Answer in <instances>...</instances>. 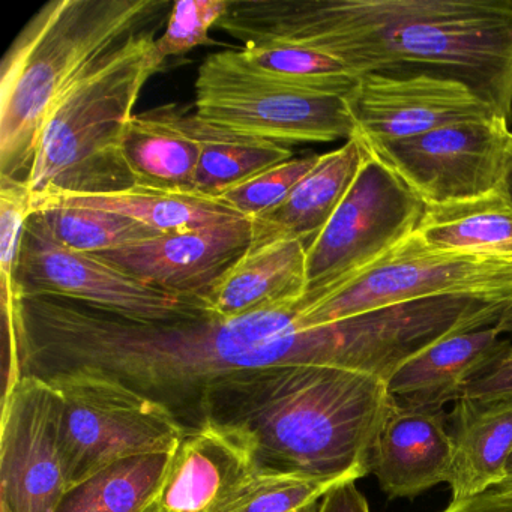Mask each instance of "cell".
<instances>
[{
  "mask_svg": "<svg viewBox=\"0 0 512 512\" xmlns=\"http://www.w3.org/2000/svg\"><path fill=\"white\" fill-rule=\"evenodd\" d=\"M299 302L235 319L203 308L194 316L149 322L71 299L14 292L2 317L16 335L20 376L112 380L160 404L190 433L206 425L212 386L235 374L329 365L326 325L305 328Z\"/></svg>",
  "mask_w": 512,
  "mask_h": 512,
  "instance_id": "1",
  "label": "cell"
},
{
  "mask_svg": "<svg viewBox=\"0 0 512 512\" xmlns=\"http://www.w3.org/2000/svg\"><path fill=\"white\" fill-rule=\"evenodd\" d=\"M218 28L242 47L325 53L356 77L455 80L512 119V0H230Z\"/></svg>",
  "mask_w": 512,
  "mask_h": 512,
  "instance_id": "2",
  "label": "cell"
},
{
  "mask_svg": "<svg viewBox=\"0 0 512 512\" xmlns=\"http://www.w3.org/2000/svg\"><path fill=\"white\" fill-rule=\"evenodd\" d=\"M391 395L380 377L329 365H274L212 386L206 424L235 434L256 467L358 481Z\"/></svg>",
  "mask_w": 512,
  "mask_h": 512,
  "instance_id": "3",
  "label": "cell"
},
{
  "mask_svg": "<svg viewBox=\"0 0 512 512\" xmlns=\"http://www.w3.org/2000/svg\"><path fill=\"white\" fill-rule=\"evenodd\" d=\"M167 0H55L23 28L2 64L0 176L26 179L65 89L131 34L170 16Z\"/></svg>",
  "mask_w": 512,
  "mask_h": 512,
  "instance_id": "4",
  "label": "cell"
},
{
  "mask_svg": "<svg viewBox=\"0 0 512 512\" xmlns=\"http://www.w3.org/2000/svg\"><path fill=\"white\" fill-rule=\"evenodd\" d=\"M166 19L134 32L101 56L56 101L26 178L31 211L50 196L134 188L122 139L143 88L163 65L155 41Z\"/></svg>",
  "mask_w": 512,
  "mask_h": 512,
  "instance_id": "5",
  "label": "cell"
},
{
  "mask_svg": "<svg viewBox=\"0 0 512 512\" xmlns=\"http://www.w3.org/2000/svg\"><path fill=\"white\" fill-rule=\"evenodd\" d=\"M194 92V113L233 133L284 146L356 137L346 98L319 94L263 73L241 50L206 56Z\"/></svg>",
  "mask_w": 512,
  "mask_h": 512,
  "instance_id": "6",
  "label": "cell"
},
{
  "mask_svg": "<svg viewBox=\"0 0 512 512\" xmlns=\"http://www.w3.org/2000/svg\"><path fill=\"white\" fill-rule=\"evenodd\" d=\"M512 298V259L439 250L415 232L373 265L310 304H299L305 328L365 311L436 296Z\"/></svg>",
  "mask_w": 512,
  "mask_h": 512,
  "instance_id": "7",
  "label": "cell"
},
{
  "mask_svg": "<svg viewBox=\"0 0 512 512\" xmlns=\"http://www.w3.org/2000/svg\"><path fill=\"white\" fill-rule=\"evenodd\" d=\"M46 382L64 401L62 452L68 490L118 461L175 452L184 436L160 404L112 380L67 374Z\"/></svg>",
  "mask_w": 512,
  "mask_h": 512,
  "instance_id": "8",
  "label": "cell"
},
{
  "mask_svg": "<svg viewBox=\"0 0 512 512\" xmlns=\"http://www.w3.org/2000/svg\"><path fill=\"white\" fill-rule=\"evenodd\" d=\"M424 212L425 203L367 149L343 202L308 244L307 293L299 304L373 265L415 232Z\"/></svg>",
  "mask_w": 512,
  "mask_h": 512,
  "instance_id": "9",
  "label": "cell"
},
{
  "mask_svg": "<svg viewBox=\"0 0 512 512\" xmlns=\"http://www.w3.org/2000/svg\"><path fill=\"white\" fill-rule=\"evenodd\" d=\"M14 292L55 296L130 319L163 322L203 310L200 298L164 292L113 268L94 254L59 244L40 214H31L20 247Z\"/></svg>",
  "mask_w": 512,
  "mask_h": 512,
  "instance_id": "10",
  "label": "cell"
},
{
  "mask_svg": "<svg viewBox=\"0 0 512 512\" xmlns=\"http://www.w3.org/2000/svg\"><path fill=\"white\" fill-rule=\"evenodd\" d=\"M508 124L497 116L394 142H361L425 206L446 205L502 188L512 148Z\"/></svg>",
  "mask_w": 512,
  "mask_h": 512,
  "instance_id": "11",
  "label": "cell"
},
{
  "mask_svg": "<svg viewBox=\"0 0 512 512\" xmlns=\"http://www.w3.org/2000/svg\"><path fill=\"white\" fill-rule=\"evenodd\" d=\"M64 401L52 383L22 376L2 398L0 512H56L68 491Z\"/></svg>",
  "mask_w": 512,
  "mask_h": 512,
  "instance_id": "12",
  "label": "cell"
},
{
  "mask_svg": "<svg viewBox=\"0 0 512 512\" xmlns=\"http://www.w3.org/2000/svg\"><path fill=\"white\" fill-rule=\"evenodd\" d=\"M346 103L356 137L364 143L394 142L500 116L463 83L427 74H365L358 77Z\"/></svg>",
  "mask_w": 512,
  "mask_h": 512,
  "instance_id": "13",
  "label": "cell"
},
{
  "mask_svg": "<svg viewBox=\"0 0 512 512\" xmlns=\"http://www.w3.org/2000/svg\"><path fill=\"white\" fill-rule=\"evenodd\" d=\"M253 242L248 218L94 254L113 268L164 292L202 298Z\"/></svg>",
  "mask_w": 512,
  "mask_h": 512,
  "instance_id": "14",
  "label": "cell"
},
{
  "mask_svg": "<svg viewBox=\"0 0 512 512\" xmlns=\"http://www.w3.org/2000/svg\"><path fill=\"white\" fill-rule=\"evenodd\" d=\"M443 409L392 400L377 433L371 472L389 499H412L451 478L454 439Z\"/></svg>",
  "mask_w": 512,
  "mask_h": 512,
  "instance_id": "15",
  "label": "cell"
},
{
  "mask_svg": "<svg viewBox=\"0 0 512 512\" xmlns=\"http://www.w3.org/2000/svg\"><path fill=\"white\" fill-rule=\"evenodd\" d=\"M256 469L241 439L206 424L184 433L157 494L167 512H212L218 503Z\"/></svg>",
  "mask_w": 512,
  "mask_h": 512,
  "instance_id": "16",
  "label": "cell"
},
{
  "mask_svg": "<svg viewBox=\"0 0 512 512\" xmlns=\"http://www.w3.org/2000/svg\"><path fill=\"white\" fill-rule=\"evenodd\" d=\"M307 247L298 239L250 247L200 298L203 308L224 319H235L298 304L307 293Z\"/></svg>",
  "mask_w": 512,
  "mask_h": 512,
  "instance_id": "17",
  "label": "cell"
},
{
  "mask_svg": "<svg viewBox=\"0 0 512 512\" xmlns=\"http://www.w3.org/2000/svg\"><path fill=\"white\" fill-rule=\"evenodd\" d=\"M511 346L496 326L449 335L401 365L388 382L392 400L419 409H443L461 397L467 380Z\"/></svg>",
  "mask_w": 512,
  "mask_h": 512,
  "instance_id": "18",
  "label": "cell"
},
{
  "mask_svg": "<svg viewBox=\"0 0 512 512\" xmlns=\"http://www.w3.org/2000/svg\"><path fill=\"white\" fill-rule=\"evenodd\" d=\"M367 149L358 137L323 154L319 164L271 211L251 220V247L298 239L310 244L331 220L352 187Z\"/></svg>",
  "mask_w": 512,
  "mask_h": 512,
  "instance_id": "19",
  "label": "cell"
},
{
  "mask_svg": "<svg viewBox=\"0 0 512 512\" xmlns=\"http://www.w3.org/2000/svg\"><path fill=\"white\" fill-rule=\"evenodd\" d=\"M184 115V107L166 104L128 122L122 157L134 188L194 194L200 143Z\"/></svg>",
  "mask_w": 512,
  "mask_h": 512,
  "instance_id": "20",
  "label": "cell"
},
{
  "mask_svg": "<svg viewBox=\"0 0 512 512\" xmlns=\"http://www.w3.org/2000/svg\"><path fill=\"white\" fill-rule=\"evenodd\" d=\"M452 502L469 499L505 481L512 455V397L458 398L452 412Z\"/></svg>",
  "mask_w": 512,
  "mask_h": 512,
  "instance_id": "21",
  "label": "cell"
},
{
  "mask_svg": "<svg viewBox=\"0 0 512 512\" xmlns=\"http://www.w3.org/2000/svg\"><path fill=\"white\" fill-rule=\"evenodd\" d=\"M44 205L83 206V208L115 212V214L133 218L163 235L220 226V224L232 223L244 218L220 199H209L197 194L142 190V188H131V190L109 194L50 196L38 202L32 208V212Z\"/></svg>",
  "mask_w": 512,
  "mask_h": 512,
  "instance_id": "22",
  "label": "cell"
},
{
  "mask_svg": "<svg viewBox=\"0 0 512 512\" xmlns=\"http://www.w3.org/2000/svg\"><path fill=\"white\" fill-rule=\"evenodd\" d=\"M415 233L439 250L512 259V203L500 188L476 199L425 206Z\"/></svg>",
  "mask_w": 512,
  "mask_h": 512,
  "instance_id": "23",
  "label": "cell"
},
{
  "mask_svg": "<svg viewBox=\"0 0 512 512\" xmlns=\"http://www.w3.org/2000/svg\"><path fill=\"white\" fill-rule=\"evenodd\" d=\"M185 124L200 143L194 194L218 199L230 188L292 160L289 146L233 133L185 110Z\"/></svg>",
  "mask_w": 512,
  "mask_h": 512,
  "instance_id": "24",
  "label": "cell"
},
{
  "mask_svg": "<svg viewBox=\"0 0 512 512\" xmlns=\"http://www.w3.org/2000/svg\"><path fill=\"white\" fill-rule=\"evenodd\" d=\"M173 454L118 461L68 490L56 512H139L160 491Z\"/></svg>",
  "mask_w": 512,
  "mask_h": 512,
  "instance_id": "25",
  "label": "cell"
},
{
  "mask_svg": "<svg viewBox=\"0 0 512 512\" xmlns=\"http://www.w3.org/2000/svg\"><path fill=\"white\" fill-rule=\"evenodd\" d=\"M40 214L53 238L71 250L86 254L107 253L160 238L163 233L145 224L101 209L70 205H44Z\"/></svg>",
  "mask_w": 512,
  "mask_h": 512,
  "instance_id": "26",
  "label": "cell"
},
{
  "mask_svg": "<svg viewBox=\"0 0 512 512\" xmlns=\"http://www.w3.org/2000/svg\"><path fill=\"white\" fill-rule=\"evenodd\" d=\"M341 479L256 467L212 512H317Z\"/></svg>",
  "mask_w": 512,
  "mask_h": 512,
  "instance_id": "27",
  "label": "cell"
},
{
  "mask_svg": "<svg viewBox=\"0 0 512 512\" xmlns=\"http://www.w3.org/2000/svg\"><path fill=\"white\" fill-rule=\"evenodd\" d=\"M241 53L257 70L319 94L346 98L358 83L343 62L305 47L263 44L242 47Z\"/></svg>",
  "mask_w": 512,
  "mask_h": 512,
  "instance_id": "28",
  "label": "cell"
},
{
  "mask_svg": "<svg viewBox=\"0 0 512 512\" xmlns=\"http://www.w3.org/2000/svg\"><path fill=\"white\" fill-rule=\"evenodd\" d=\"M322 155L292 158L254 178L230 188L218 199L248 220L260 217L280 205L290 191L319 164Z\"/></svg>",
  "mask_w": 512,
  "mask_h": 512,
  "instance_id": "29",
  "label": "cell"
},
{
  "mask_svg": "<svg viewBox=\"0 0 512 512\" xmlns=\"http://www.w3.org/2000/svg\"><path fill=\"white\" fill-rule=\"evenodd\" d=\"M230 0H178L173 2L166 31L155 41L161 58L184 55L211 43L209 32L218 26Z\"/></svg>",
  "mask_w": 512,
  "mask_h": 512,
  "instance_id": "30",
  "label": "cell"
},
{
  "mask_svg": "<svg viewBox=\"0 0 512 512\" xmlns=\"http://www.w3.org/2000/svg\"><path fill=\"white\" fill-rule=\"evenodd\" d=\"M31 214L26 179L0 176V290L5 292H14L20 247Z\"/></svg>",
  "mask_w": 512,
  "mask_h": 512,
  "instance_id": "31",
  "label": "cell"
},
{
  "mask_svg": "<svg viewBox=\"0 0 512 512\" xmlns=\"http://www.w3.org/2000/svg\"><path fill=\"white\" fill-rule=\"evenodd\" d=\"M461 397L473 400L512 397V344L467 380Z\"/></svg>",
  "mask_w": 512,
  "mask_h": 512,
  "instance_id": "32",
  "label": "cell"
},
{
  "mask_svg": "<svg viewBox=\"0 0 512 512\" xmlns=\"http://www.w3.org/2000/svg\"><path fill=\"white\" fill-rule=\"evenodd\" d=\"M317 512H371L364 494L356 481H346L332 488L319 505Z\"/></svg>",
  "mask_w": 512,
  "mask_h": 512,
  "instance_id": "33",
  "label": "cell"
},
{
  "mask_svg": "<svg viewBox=\"0 0 512 512\" xmlns=\"http://www.w3.org/2000/svg\"><path fill=\"white\" fill-rule=\"evenodd\" d=\"M442 512H512V493L490 488L469 499L451 500Z\"/></svg>",
  "mask_w": 512,
  "mask_h": 512,
  "instance_id": "34",
  "label": "cell"
},
{
  "mask_svg": "<svg viewBox=\"0 0 512 512\" xmlns=\"http://www.w3.org/2000/svg\"><path fill=\"white\" fill-rule=\"evenodd\" d=\"M496 329L500 334L512 335V305L506 310V313L500 317L499 322L496 323Z\"/></svg>",
  "mask_w": 512,
  "mask_h": 512,
  "instance_id": "35",
  "label": "cell"
},
{
  "mask_svg": "<svg viewBox=\"0 0 512 512\" xmlns=\"http://www.w3.org/2000/svg\"><path fill=\"white\" fill-rule=\"evenodd\" d=\"M502 190L512 203V148L511 154H509L508 166H506V173L505 179H503Z\"/></svg>",
  "mask_w": 512,
  "mask_h": 512,
  "instance_id": "36",
  "label": "cell"
},
{
  "mask_svg": "<svg viewBox=\"0 0 512 512\" xmlns=\"http://www.w3.org/2000/svg\"><path fill=\"white\" fill-rule=\"evenodd\" d=\"M496 488H500V490L512 493V455L511 458H509L508 475H506L505 481H502L499 485H496Z\"/></svg>",
  "mask_w": 512,
  "mask_h": 512,
  "instance_id": "37",
  "label": "cell"
},
{
  "mask_svg": "<svg viewBox=\"0 0 512 512\" xmlns=\"http://www.w3.org/2000/svg\"><path fill=\"white\" fill-rule=\"evenodd\" d=\"M139 512H167V511H164V509L161 508L160 503H158L157 496H155L154 499H152L151 502L148 503V505L143 506V508L140 509Z\"/></svg>",
  "mask_w": 512,
  "mask_h": 512,
  "instance_id": "38",
  "label": "cell"
}]
</instances>
